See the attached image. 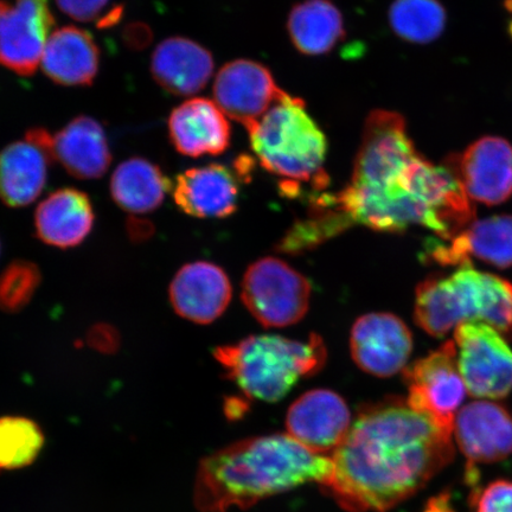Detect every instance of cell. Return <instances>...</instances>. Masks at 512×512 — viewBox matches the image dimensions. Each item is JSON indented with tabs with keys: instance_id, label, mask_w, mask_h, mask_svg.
I'll list each match as a JSON object with an SVG mask.
<instances>
[{
	"instance_id": "obj_26",
	"label": "cell",
	"mask_w": 512,
	"mask_h": 512,
	"mask_svg": "<svg viewBox=\"0 0 512 512\" xmlns=\"http://www.w3.org/2000/svg\"><path fill=\"white\" fill-rule=\"evenodd\" d=\"M287 30L293 46L307 56L330 53L345 34L341 11L330 0H306L294 6Z\"/></svg>"
},
{
	"instance_id": "obj_8",
	"label": "cell",
	"mask_w": 512,
	"mask_h": 512,
	"mask_svg": "<svg viewBox=\"0 0 512 512\" xmlns=\"http://www.w3.org/2000/svg\"><path fill=\"white\" fill-rule=\"evenodd\" d=\"M458 367L467 392L478 399H503L512 389V350L492 326L467 322L454 330Z\"/></svg>"
},
{
	"instance_id": "obj_4",
	"label": "cell",
	"mask_w": 512,
	"mask_h": 512,
	"mask_svg": "<svg viewBox=\"0 0 512 512\" xmlns=\"http://www.w3.org/2000/svg\"><path fill=\"white\" fill-rule=\"evenodd\" d=\"M416 323L443 337L467 322L485 323L501 335L512 334V283L497 275L460 267L451 275H432L416 288Z\"/></svg>"
},
{
	"instance_id": "obj_31",
	"label": "cell",
	"mask_w": 512,
	"mask_h": 512,
	"mask_svg": "<svg viewBox=\"0 0 512 512\" xmlns=\"http://www.w3.org/2000/svg\"><path fill=\"white\" fill-rule=\"evenodd\" d=\"M108 2L110 0H56L63 14L82 23H100Z\"/></svg>"
},
{
	"instance_id": "obj_33",
	"label": "cell",
	"mask_w": 512,
	"mask_h": 512,
	"mask_svg": "<svg viewBox=\"0 0 512 512\" xmlns=\"http://www.w3.org/2000/svg\"><path fill=\"white\" fill-rule=\"evenodd\" d=\"M127 229L133 241L149 239L153 232L152 224L143 220H132Z\"/></svg>"
},
{
	"instance_id": "obj_11",
	"label": "cell",
	"mask_w": 512,
	"mask_h": 512,
	"mask_svg": "<svg viewBox=\"0 0 512 512\" xmlns=\"http://www.w3.org/2000/svg\"><path fill=\"white\" fill-rule=\"evenodd\" d=\"M213 92L215 104L224 115L247 131L285 94L270 70L259 62L243 59L224 64Z\"/></svg>"
},
{
	"instance_id": "obj_20",
	"label": "cell",
	"mask_w": 512,
	"mask_h": 512,
	"mask_svg": "<svg viewBox=\"0 0 512 512\" xmlns=\"http://www.w3.org/2000/svg\"><path fill=\"white\" fill-rule=\"evenodd\" d=\"M174 198L185 214L197 219H222L238 208L239 182L226 166H200L177 176Z\"/></svg>"
},
{
	"instance_id": "obj_17",
	"label": "cell",
	"mask_w": 512,
	"mask_h": 512,
	"mask_svg": "<svg viewBox=\"0 0 512 512\" xmlns=\"http://www.w3.org/2000/svg\"><path fill=\"white\" fill-rule=\"evenodd\" d=\"M453 431L469 464L502 462L512 454V419L498 403H469L458 412Z\"/></svg>"
},
{
	"instance_id": "obj_30",
	"label": "cell",
	"mask_w": 512,
	"mask_h": 512,
	"mask_svg": "<svg viewBox=\"0 0 512 512\" xmlns=\"http://www.w3.org/2000/svg\"><path fill=\"white\" fill-rule=\"evenodd\" d=\"M471 504L475 512H512V480L498 479L483 490L475 489Z\"/></svg>"
},
{
	"instance_id": "obj_13",
	"label": "cell",
	"mask_w": 512,
	"mask_h": 512,
	"mask_svg": "<svg viewBox=\"0 0 512 512\" xmlns=\"http://www.w3.org/2000/svg\"><path fill=\"white\" fill-rule=\"evenodd\" d=\"M51 147L53 136L37 127L0 152V201L5 206L27 207L42 194L54 160Z\"/></svg>"
},
{
	"instance_id": "obj_27",
	"label": "cell",
	"mask_w": 512,
	"mask_h": 512,
	"mask_svg": "<svg viewBox=\"0 0 512 512\" xmlns=\"http://www.w3.org/2000/svg\"><path fill=\"white\" fill-rule=\"evenodd\" d=\"M389 24L401 40L428 44L443 34L446 11L439 0H394L389 9Z\"/></svg>"
},
{
	"instance_id": "obj_25",
	"label": "cell",
	"mask_w": 512,
	"mask_h": 512,
	"mask_svg": "<svg viewBox=\"0 0 512 512\" xmlns=\"http://www.w3.org/2000/svg\"><path fill=\"white\" fill-rule=\"evenodd\" d=\"M172 188L162 169L142 157L121 163L113 172L111 195L117 206L130 214H147L157 210Z\"/></svg>"
},
{
	"instance_id": "obj_29",
	"label": "cell",
	"mask_w": 512,
	"mask_h": 512,
	"mask_svg": "<svg viewBox=\"0 0 512 512\" xmlns=\"http://www.w3.org/2000/svg\"><path fill=\"white\" fill-rule=\"evenodd\" d=\"M40 267L27 260L12 261L0 273V311L18 313L25 309L40 287Z\"/></svg>"
},
{
	"instance_id": "obj_10",
	"label": "cell",
	"mask_w": 512,
	"mask_h": 512,
	"mask_svg": "<svg viewBox=\"0 0 512 512\" xmlns=\"http://www.w3.org/2000/svg\"><path fill=\"white\" fill-rule=\"evenodd\" d=\"M54 27L49 0H0V66L34 75Z\"/></svg>"
},
{
	"instance_id": "obj_5",
	"label": "cell",
	"mask_w": 512,
	"mask_h": 512,
	"mask_svg": "<svg viewBox=\"0 0 512 512\" xmlns=\"http://www.w3.org/2000/svg\"><path fill=\"white\" fill-rule=\"evenodd\" d=\"M216 361L226 370L248 398L277 402L304 377L318 373L326 361L325 345L317 335L306 342L280 336H253L214 351Z\"/></svg>"
},
{
	"instance_id": "obj_3",
	"label": "cell",
	"mask_w": 512,
	"mask_h": 512,
	"mask_svg": "<svg viewBox=\"0 0 512 512\" xmlns=\"http://www.w3.org/2000/svg\"><path fill=\"white\" fill-rule=\"evenodd\" d=\"M332 459L307 450L285 434L242 440L201 460L194 503L200 512L248 509L307 483L324 485Z\"/></svg>"
},
{
	"instance_id": "obj_21",
	"label": "cell",
	"mask_w": 512,
	"mask_h": 512,
	"mask_svg": "<svg viewBox=\"0 0 512 512\" xmlns=\"http://www.w3.org/2000/svg\"><path fill=\"white\" fill-rule=\"evenodd\" d=\"M151 73L166 92L195 95L206 88L213 76V55L189 38H166L152 55Z\"/></svg>"
},
{
	"instance_id": "obj_28",
	"label": "cell",
	"mask_w": 512,
	"mask_h": 512,
	"mask_svg": "<svg viewBox=\"0 0 512 512\" xmlns=\"http://www.w3.org/2000/svg\"><path fill=\"white\" fill-rule=\"evenodd\" d=\"M46 437L36 421L24 416L0 418V472L22 470L36 462Z\"/></svg>"
},
{
	"instance_id": "obj_32",
	"label": "cell",
	"mask_w": 512,
	"mask_h": 512,
	"mask_svg": "<svg viewBox=\"0 0 512 512\" xmlns=\"http://www.w3.org/2000/svg\"><path fill=\"white\" fill-rule=\"evenodd\" d=\"M87 343L102 354H114L120 347V335L110 324H95L88 331Z\"/></svg>"
},
{
	"instance_id": "obj_6",
	"label": "cell",
	"mask_w": 512,
	"mask_h": 512,
	"mask_svg": "<svg viewBox=\"0 0 512 512\" xmlns=\"http://www.w3.org/2000/svg\"><path fill=\"white\" fill-rule=\"evenodd\" d=\"M248 133L262 168L293 187L309 182L324 187L328 140L302 99L285 92Z\"/></svg>"
},
{
	"instance_id": "obj_16",
	"label": "cell",
	"mask_w": 512,
	"mask_h": 512,
	"mask_svg": "<svg viewBox=\"0 0 512 512\" xmlns=\"http://www.w3.org/2000/svg\"><path fill=\"white\" fill-rule=\"evenodd\" d=\"M426 255L443 266L472 265L475 258L498 268L512 267V216L475 221L451 240L431 242Z\"/></svg>"
},
{
	"instance_id": "obj_14",
	"label": "cell",
	"mask_w": 512,
	"mask_h": 512,
	"mask_svg": "<svg viewBox=\"0 0 512 512\" xmlns=\"http://www.w3.org/2000/svg\"><path fill=\"white\" fill-rule=\"evenodd\" d=\"M351 355L362 370L377 377L398 374L413 350L407 325L392 313H369L351 331Z\"/></svg>"
},
{
	"instance_id": "obj_2",
	"label": "cell",
	"mask_w": 512,
	"mask_h": 512,
	"mask_svg": "<svg viewBox=\"0 0 512 512\" xmlns=\"http://www.w3.org/2000/svg\"><path fill=\"white\" fill-rule=\"evenodd\" d=\"M454 458L452 433L407 400L363 407L323 485L351 512H386L424 489Z\"/></svg>"
},
{
	"instance_id": "obj_23",
	"label": "cell",
	"mask_w": 512,
	"mask_h": 512,
	"mask_svg": "<svg viewBox=\"0 0 512 512\" xmlns=\"http://www.w3.org/2000/svg\"><path fill=\"white\" fill-rule=\"evenodd\" d=\"M51 151L64 170L79 179H98L112 163L104 127L87 115H80L57 132Z\"/></svg>"
},
{
	"instance_id": "obj_9",
	"label": "cell",
	"mask_w": 512,
	"mask_h": 512,
	"mask_svg": "<svg viewBox=\"0 0 512 512\" xmlns=\"http://www.w3.org/2000/svg\"><path fill=\"white\" fill-rule=\"evenodd\" d=\"M408 403L447 432H453L466 387L458 367L456 343L448 341L405 370Z\"/></svg>"
},
{
	"instance_id": "obj_12",
	"label": "cell",
	"mask_w": 512,
	"mask_h": 512,
	"mask_svg": "<svg viewBox=\"0 0 512 512\" xmlns=\"http://www.w3.org/2000/svg\"><path fill=\"white\" fill-rule=\"evenodd\" d=\"M472 201L497 206L512 196V145L501 137H483L462 156L447 159Z\"/></svg>"
},
{
	"instance_id": "obj_19",
	"label": "cell",
	"mask_w": 512,
	"mask_h": 512,
	"mask_svg": "<svg viewBox=\"0 0 512 512\" xmlns=\"http://www.w3.org/2000/svg\"><path fill=\"white\" fill-rule=\"evenodd\" d=\"M175 149L188 157L219 156L230 145L232 128L215 101L194 98L183 102L169 118Z\"/></svg>"
},
{
	"instance_id": "obj_15",
	"label": "cell",
	"mask_w": 512,
	"mask_h": 512,
	"mask_svg": "<svg viewBox=\"0 0 512 512\" xmlns=\"http://www.w3.org/2000/svg\"><path fill=\"white\" fill-rule=\"evenodd\" d=\"M352 422L347 403L326 389L307 392L288 409V435L315 453L336 451L350 431Z\"/></svg>"
},
{
	"instance_id": "obj_7",
	"label": "cell",
	"mask_w": 512,
	"mask_h": 512,
	"mask_svg": "<svg viewBox=\"0 0 512 512\" xmlns=\"http://www.w3.org/2000/svg\"><path fill=\"white\" fill-rule=\"evenodd\" d=\"M241 296L243 304L259 323L266 328H285L306 315L311 286L283 260L264 258L248 268Z\"/></svg>"
},
{
	"instance_id": "obj_24",
	"label": "cell",
	"mask_w": 512,
	"mask_h": 512,
	"mask_svg": "<svg viewBox=\"0 0 512 512\" xmlns=\"http://www.w3.org/2000/svg\"><path fill=\"white\" fill-rule=\"evenodd\" d=\"M41 66L61 86H91L99 73L100 50L88 31L69 25L51 34Z\"/></svg>"
},
{
	"instance_id": "obj_18",
	"label": "cell",
	"mask_w": 512,
	"mask_h": 512,
	"mask_svg": "<svg viewBox=\"0 0 512 512\" xmlns=\"http://www.w3.org/2000/svg\"><path fill=\"white\" fill-rule=\"evenodd\" d=\"M232 284L221 267L192 262L177 272L170 285V303L178 316L196 324L215 322L232 299Z\"/></svg>"
},
{
	"instance_id": "obj_1",
	"label": "cell",
	"mask_w": 512,
	"mask_h": 512,
	"mask_svg": "<svg viewBox=\"0 0 512 512\" xmlns=\"http://www.w3.org/2000/svg\"><path fill=\"white\" fill-rule=\"evenodd\" d=\"M319 203L336 214L344 228L358 223L400 233L422 226L443 240L451 238L469 208L454 172L422 157L408 136L405 119L389 111L369 115L348 187Z\"/></svg>"
},
{
	"instance_id": "obj_22",
	"label": "cell",
	"mask_w": 512,
	"mask_h": 512,
	"mask_svg": "<svg viewBox=\"0 0 512 512\" xmlns=\"http://www.w3.org/2000/svg\"><path fill=\"white\" fill-rule=\"evenodd\" d=\"M91 198L85 192L64 188L50 194L35 213L37 238L46 245L68 249L81 245L94 227Z\"/></svg>"
}]
</instances>
